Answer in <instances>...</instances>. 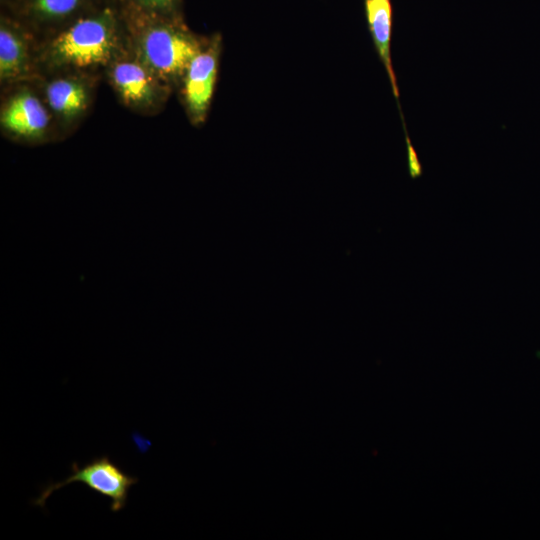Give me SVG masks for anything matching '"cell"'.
I'll return each mask as SVG.
<instances>
[{
  "instance_id": "obj_1",
  "label": "cell",
  "mask_w": 540,
  "mask_h": 540,
  "mask_svg": "<svg viewBox=\"0 0 540 540\" xmlns=\"http://www.w3.org/2000/svg\"><path fill=\"white\" fill-rule=\"evenodd\" d=\"M129 50L124 20L114 0L45 35L36 49L37 70L46 74L106 69Z\"/></svg>"
},
{
  "instance_id": "obj_2",
  "label": "cell",
  "mask_w": 540,
  "mask_h": 540,
  "mask_svg": "<svg viewBox=\"0 0 540 540\" xmlns=\"http://www.w3.org/2000/svg\"><path fill=\"white\" fill-rule=\"evenodd\" d=\"M117 4L126 27L129 50L171 86L181 82L207 39L191 32L183 18Z\"/></svg>"
},
{
  "instance_id": "obj_3",
  "label": "cell",
  "mask_w": 540,
  "mask_h": 540,
  "mask_svg": "<svg viewBox=\"0 0 540 540\" xmlns=\"http://www.w3.org/2000/svg\"><path fill=\"white\" fill-rule=\"evenodd\" d=\"M105 71L121 102L139 113H156L164 106L172 89L130 50L115 59Z\"/></svg>"
},
{
  "instance_id": "obj_4",
  "label": "cell",
  "mask_w": 540,
  "mask_h": 540,
  "mask_svg": "<svg viewBox=\"0 0 540 540\" xmlns=\"http://www.w3.org/2000/svg\"><path fill=\"white\" fill-rule=\"evenodd\" d=\"M55 122L41 93L28 85L16 86L0 109L2 132L13 140L38 144L49 140Z\"/></svg>"
},
{
  "instance_id": "obj_5",
  "label": "cell",
  "mask_w": 540,
  "mask_h": 540,
  "mask_svg": "<svg viewBox=\"0 0 540 540\" xmlns=\"http://www.w3.org/2000/svg\"><path fill=\"white\" fill-rule=\"evenodd\" d=\"M71 472L64 480L44 487L32 504L44 508L46 500L55 490L80 482L95 493L109 498L110 510L118 512L126 506L130 488L138 483L137 477L127 474L107 455L94 458L83 466L73 462Z\"/></svg>"
},
{
  "instance_id": "obj_6",
  "label": "cell",
  "mask_w": 540,
  "mask_h": 540,
  "mask_svg": "<svg viewBox=\"0 0 540 540\" xmlns=\"http://www.w3.org/2000/svg\"><path fill=\"white\" fill-rule=\"evenodd\" d=\"M221 53V36L207 39L201 51L192 59L183 78L182 99L193 125L205 122L213 98Z\"/></svg>"
},
{
  "instance_id": "obj_7",
  "label": "cell",
  "mask_w": 540,
  "mask_h": 540,
  "mask_svg": "<svg viewBox=\"0 0 540 540\" xmlns=\"http://www.w3.org/2000/svg\"><path fill=\"white\" fill-rule=\"evenodd\" d=\"M35 33L19 18L2 12L0 17V81L23 83L36 76Z\"/></svg>"
},
{
  "instance_id": "obj_8",
  "label": "cell",
  "mask_w": 540,
  "mask_h": 540,
  "mask_svg": "<svg viewBox=\"0 0 540 540\" xmlns=\"http://www.w3.org/2000/svg\"><path fill=\"white\" fill-rule=\"evenodd\" d=\"M40 90L55 122L68 129L87 112L92 102L93 81L89 73L49 74Z\"/></svg>"
},
{
  "instance_id": "obj_9",
  "label": "cell",
  "mask_w": 540,
  "mask_h": 540,
  "mask_svg": "<svg viewBox=\"0 0 540 540\" xmlns=\"http://www.w3.org/2000/svg\"><path fill=\"white\" fill-rule=\"evenodd\" d=\"M104 0H23L16 15L34 33L44 35L70 23Z\"/></svg>"
},
{
  "instance_id": "obj_10",
  "label": "cell",
  "mask_w": 540,
  "mask_h": 540,
  "mask_svg": "<svg viewBox=\"0 0 540 540\" xmlns=\"http://www.w3.org/2000/svg\"><path fill=\"white\" fill-rule=\"evenodd\" d=\"M365 16L375 50L384 65L393 95L399 99V89L391 58L393 9L391 0H363Z\"/></svg>"
},
{
  "instance_id": "obj_11",
  "label": "cell",
  "mask_w": 540,
  "mask_h": 540,
  "mask_svg": "<svg viewBox=\"0 0 540 540\" xmlns=\"http://www.w3.org/2000/svg\"><path fill=\"white\" fill-rule=\"evenodd\" d=\"M163 16L182 18V0H115Z\"/></svg>"
},
{
  "instance_id": "obj_12",
  "label": "cell",
  "mask_w": 540,
  "mask_h": 540,
  "mask_svg": "<svg viewBox=\"0 0 540 540\" xmlns=\"http://www.w3.org/2000/svg\"><path fill=\"white\" fill-rule=\"evenodd\" d=\"M401 115V120H402V123H403V129H404V134H405V141H406V147H407V164H408V173L410 175L411 178H416L418 176H420L423 172V167H422V164L421 162L419 161L418 159V156H417V153L410 141V138H409V135H408V132H407V129H406V125H405V122H404V118H403V114L402 112L400 113Z\"/></svg>"
},
{
  "instance_id": "obj_13",
  "label": "cell",
  "mask_w": 540,
  "mask_h": 540,
  "mask_svg": "<svg viewBox=\"0 0 540 540\" xmlns=\"http://www.w3.org/2000/svg\"><path fill=\"white\" fill-rule=\"evenodd\" d=\"M23 0H0L2 12L16 15Z\"/></svg>"
}]
</instances>
